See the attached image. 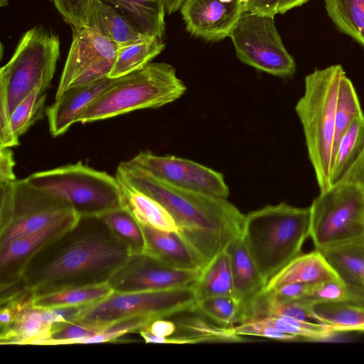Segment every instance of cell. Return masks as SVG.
<instances>
[{
  "label": "cell",
  "instance_id": "obj_1",
  "mask_svg": "<svg viewBox=\"0 0 364 364\" xmlns=\"http://www.w3.org/2000/svg\"><path fill=\"white\" fill-rule=\"evenodd\" d=\"M131 255L129 245L102 217H80L27 260L16 284L38 296L108 283Z\"/></svg>",
  "mask_w": 364,
  "mask_h": 364
},
{
  "label": "cell",
  "instance_id": "obj_2",
  "mask_svg": "<svg viewBox=\"0 0 364 364\" xmlns=\"http://www.w3.org/2000/svg\"><path fill=\"white\" fill-rule=\"evenodd\" d=\"M115 176L164 205L205 266L242 235L245 215L227 198L175 186L129 161L119 164Z\"/></svg>",
  "mask_w": 364,
  "mask_h": 364
},
{
  "label": "cell",
  "instance_id": "obj_3",
  "mask_svg": "<svg viewBox=\"0 0 364 364\" xmlns=\"http://www.w3.org/2000/svg\"><path fill=\"white\" fill-rule=\"evenodd\" d=\"M311 208L282 202L245 215L241 237L267 282L294 258L309 237Z\"/></svg>",
  "mask_w": 364,
  "mask_h": 364
},
{
  "label": "cell",
  "instance_id": "obj_4",
  "mask_svg": "<svg viewBox=\"0 0 364 364\" xmlns=\"http://www.w3.org/2000/svg\"><path fill=\"white\" fill-rule=\"evenodd\" d=\"M344 74L338 64L315 69L306 76L304 94L295 107L320 192L331 188L336 107Z\"/></svg>",
  "mask_w": 364,
  "mask_h": 364
},
{
  "label": "cell",
  "instance_id": "obj_5",
  "mask_svg": "<svg viewBox=\"0 0 364 364\" xmlns=\"http://www.w3.org/2000/svg\"><path fill=\"white\" fill-rule=\"evenodd\" d=\"M186 86L166 63H149L116 78L77 119L82 124L109 119L134 110L159 108L180 98Z\"/></svg>",
  "mask_w": 364,
  "mask_h": 364
},
{
  "label": "cell",
  "instance_id": "obj_6",
  "mask_svg": "<svg viewBox=\"0 0 364 364\" xmlns=\"http://www.w3.org/2000/svg\"><path fill=\"white\" fill-rule=\"evenodd\" d=\"M59 57L58 34L35 26L22 35L12 57L0 69V119H9L14 107L33 89L46 92Z\"/></svg>",
  "mask_w": 364,
  "mask_h": 364
},
{
  "label": "cell",
  "instance_id": "obj_7",
  "mask_svg": "<svg viewBox=\"0 0 364 364\" xmlns=\"http://www.w3.org/2000/svg\"><path fill=\"white\" fill-rule=\"evenodd\" d=\"M26 179L67 200L80 217L101 216L123 208L121 186L116 176L81 161L35 172Z\"/></svg>",
  "mask_w": 364,
  "mask_h": 364
},
{
  "label": "cell",
  "instance_id": "obj_8",
  "mask_svg": "<svg viewBox=\"0 0 364 364\" xmlns=\"http://www.w3.org/2000/svg\"><path fill=\"white\" fill-rule=\"evenodd\" d=\"M0 250L51 223L77 214L65 199L26 178L0 183Z\"/></svg>",
  "mask_w": 364,
  "mask_h": 364
},
{
  "label": "cell",
  "instance_id": "obj_9",
  "mask_svg": "<svg viewBox=\"0 0 364 364\" xmlns=\"http://www.w3.org/2000/svg\"><path fill=\"white\" fill-rule=\"evenodd\" d=\"M309 237L320 252L364 239V190L338 183L320 192L311 205Z\"/></svg>",
  "mask_w": 364,
  "mask_h": 364
},
{
  "label": "cell",
  "instance_id": "obj_10",
  "mask_svg": "<svg viewBox=\"0 0 364 364\" xmlns=\"http://www.w3.org/2000/svg\"><path fill=\"white\" fill-rule=\"evenodd\" d=\"M193 286L159 291H114L104 299L85 305L75 321L105 328L133 316L159 319L181 312H193L197 299Z\"/></svg>",
  "mask_w": 364,
  "mask_h": 364
},
{
  "label": "cell",
  "instance_id": "obj_11",
  "mask_svg": "<svg viewBox=\"0 0 364 364\" xmlns=\"http://www.w3.org/2000/svg\"><path fill=\"white\" fill-rule=\"evenodd\" d=\"M237 58L243 63L279 77L296 73L272 17L244 12L229 36Z\"/></svg>",
  "mask_w": 364,
  "mask_h": 364
},
{
  "label": "cell",
  "instance_id": "obj_12",
  "mask_svg": "<svg viewBox=\"0 0 364 364\" xmlns=\"http://www.w3.org/2000/svg\"><path fill=\"white\" fill-rule=\"evenodd\" d=\"M121 45L87 27L73 28V39L55 99L65 91L108 77Z\"/></svg>",
  "mask_w": 364,
  "mask_h": 364
},
{
  "label": "cell",
  "instance_id": "obj_13",
  "mask_svg": "<svg viewBox=\"0 0 364 364\" xmlns=\"http://www.w3.org/2000/svg\"><path fill=\"white\" fill-rule=\"evenodd\" d=\"M129 161L175 186L227 198L230 190L222 173L191 160L140 151Z\"/></svg>",
  "mask_w": 364,
  "mask_h": 364
},
{
  "label": "cell",
  "instance_id": "obj_14",
  "mask_svg": "<svg viewBox=\"0 0 364 364\" xmlns=\"http://www.w3.org/2000/svg\"><path fill=\"white\" fill-rule=\"evenodd\" d=\"M200 273L173 269L144 252L132 255L108 283L117 292L159 291L193 286Z\"/></svg>",
  "mask_w": 364,
  "mask_h": 364
},
{
  "label": "cell",
  "instance_id": "obj_15",
  "mask_svg": "<svg viewBox=\"0 0 364 364\" xmlns=\"http://www.w3.org/2000/svg\"><path fill=\"white\" fill-rule=\"evenodd\" d=\"M180 11L186 31L208 42L229 37L245 12L241 0H185Z\"/></svg>",
  "mask_w": 364,
  "mask_h": 364
},
{
  "label": "cell",
  "instance_id": "obj_16",
  "mask_svg": "<svg viewBox=\"0 0 364 364\" xmlns=\"http://www.w3.org/2000/svg\"><path fill=\"white\" fill-rule=\"evenodd\" d=\"M80 218L75 214L20 237L0 250L1 289L16 284L27 260L43 245L72 227Z\"/></svg>",
  "mask_w": 364,
  "mask_h": 364
},
{
  "label": "cell",
  "instance_id": "obj_17",
  "mask_svg": "<svg viewBox=\"0 0 364 364\" xmlns=\"http://www.w3.org/2000/svg\"><path fill=\"white\" fill-rule=\"evenodd\" d=\"M225 249L230 259L234 297L241 304L245 321H247L252 319L255 306L264 292L267 282L257 267L241 236L230 241Z\"/></svg>",
  "mask_w": 364,
  "mask_h": 364
},
{
  "label": "cell",
  "instance_id": "obj_18",
  "mask_svg": "<svg viewBox=\"0 0 364 364\" xmlns=\"http://www.w3.org/2000/svg\"><path fill=\"white\" fill-rule=\"evenodd\" d=\"M114 79L105 77L85 85L75 86L65 91L55 101L47 107L50 134L55 137L65 133L75 123L85 109Z\"/></svg>",
  "mask_w": 364,
  "mask_h": 364
},
{
  "label": "cell",
  "instance_id": "obj_19",
  "mask_svg": "<svg viewBox=\"0 0 364 364\" xmlns=\"http://www.w3.org/2000/svg\"><path fill=\"white\" fill-rule=\"evenodd\" d=\"M140 226L145 240V253L179 270L202 272L205 267L201 258L178 233Z\"/></svg>",
  "mask_w": 364,
  "mask_h": 364
},
{
  "label": "cell",
  "instance_id": "obj_20",
  "mask_svg": "<svg viewBox=\"0 0 364 364\" xmlns=\"http://www.w3.org/2000/svg\"><path fill=\"white\" fill-rule=\"evenodd\" d=\"M350 291L353 304L364 305V239L321 251Z\"/></svg>",
  "mask_w": 364,
  "mask_h": 364
},
{
  "label": "cell",
  "instance_id": "obj_21",
  "mask_svg": "<svg viewBox=\"0 0 364 364\" xmlns=\"http://www.w3.org/2000/svg\"><path fill=\"white\" fill-rule=\"evenodd\" d=\"M335 277H339L322 252L315 250L300 254L290 261L267 282L264 291H271L287 284H315Z\"/></svg>",
  "mask_w": 364,
  "mask_h": 364
},
{
  "label": "cell",
  "instance_id": "obj_22",
  "mask_svg": "<svg viewBox=\"0 0 364 364\" xmlns=\"http://www.w3.org/2000/svg\"><path fill=\"white\" fill-rule=\"evenodd\" d=\"M126 18L142 34L163 38L166 0H100Z\"/></svg>",
  "mask_w": 364,
  "mask_h": 364
},
{
  "label": "cell",
  "instance_id": "obj_23",
  "mask_svg": "<svg viewBox=\"0 0 364 364\" xmlns=\"http://www.w3.org/2000/svg\"><path fill=\"white\" fill-rule=\"evenodd\" d=\"M118 181L121 186L123 208L130 213L139 224L178 233L174 219L164 205L139 190Z\"/></svg>",
  "mask_w": 364,
  "mask_h": 364
},
{
  "label": "cell",
  "instance_id": "obj_24",
  "mask_svg": "<svg viewBox=\"0 0 364 364\" xmlns=\"http://www.w3.org/2000/svg\"><path fill=\"white\" fill-rule=\"evenodd\" d=\"M53 326L44 318L43 308L33 305V301L26 306L14 321L1 330V345H37L49 338Z\"/></svg>",
  "mask_w": 364,
  "mask_h": 364
},
{
  "label": "cell",
  "instance_id": "obj_25",
  "mask_svg": "<svg viewBox=\"0 0 364 364\" xmlns=\"http://www.w3.org/2000/svg\"><path fill=\"white\" fill-rule=\"evenodd\" d=\"M84 27L120 45L134 41L145 35L112 7L100 0H92Z\"/></svg>",
  "mask_w": 364,
  "mask_h": 364
},
{
  "label": "cell",
  "instance_id": "obj_26",
  "mask_svg": "<svg viewBox=\"0 0 364 364\" xmlns=\"http://www.w3.org/2000/svg\"><path fill=\"white\" fill-rule=\"evenodd\" d=\"M165 46L163 38L149 35L121 45L108 77L119 78L141 69L160 54Z\"/></svg>",
  "mask_w": 364,
  "mask_h": 364
},
{
  "label": "cell",
  "instance_id": "obj_27",
  "mask_svg": "<svg viewBox=\"0 0 364 364\" xmlns=\"http://www.w3.org/2000/svg\"><path fill=\"white\" fill-rule=\"evenodd\" d=\"M197 301L213 296H234L230 256L225 248L201 272L193 284Z\"/></svg>",
  "mask_w": 364,
  "mask_h": 364
},
{
  "label": "cell",
  "instance_id": "obj_28",
  "mask_svg": "<svg viewBox=\"0 0 364 364\" xmlns=\"http://www.w3.org/2000/svg\"><path fill=\"white\" fill-rule=\"evenodd\" d=\"M181 335L167 337L166 343L186 344L203 342H241L242 336L237 335L234 326H224L208 322L200 317H190L177 324Z\"/></svg>",
  "mask_w": 364,
  "mask_h": 364
},
{
  "label": "cell",
  "instance_id": "obj_29",
  "mask_svg": "<svg viewBox=\"0 0 364 364\" xmlns=\"http://www.w3.org/2000/svg\"><path fill=\"white\" fill-rule=\"evenodd\" d=\"M114 291L109 283L70 287L33 296V304L37 307L44 309L83 306L104 299Z\"/></svg>",
  "mask_w": 364,
  "mask_h": 364
},
{
  "label": "cell",
  "instance_id": "obj_30",
  "mask_svg": "<svg viewBox=\"0 0 364 364\" xmlns=\"http://www.w3.org/2000/svg\"><path fill=\"white\" fill-rule=\"evenodd\" d=\"M314 310L316 322L338 332L364 331V305L348 302L320 304Z\"/></svg>",
  "mask_w": 364,
  "mask_h": 364
},
{
  "label": "cell",
  "instance_id": "obj_31",
  "mask_svg": "<svg viewBox=\"0 0 364 364\" xmlns=\"http://www.w3.org/2000/svg\"><path fill=\"white\" fill-rule=\"evenodd\" d=\"M363 148L364 114L355 120L338 144L331 165V187L341 181Z\"/></svg>",
  "mask_w": 364,
  "mask_h": 364
},
{
  "label": "cell",
  "instance_id": "obj_32",
  "mask_svg": "<svg viewBox=\"0 0 364 364\" xmlns=\"http://www.w3.org/2000/svg\"><path fill=\"white\" fill-rule=\"evenodd\" d=\"M323 1L337 28L364 47V0Z\"/></svg>",
  "mask_w": 364,
  "mask_h": 364
},
{
  "label": "cell",
  "instance_id": "obj_33",
  "mask_svg": "<svg viewBox=\"0 0 364 364\" xmlns=\"http://www.w3.org/2000/svg\"><path fill=\"white\" fill-rule=\"evenodd\" d=\"M363 114L353 82L345 73L340 82L336 102L333 158L342 136L355 120Z\"/></svg>",
  "mask_w": 364,
  "mask_h": 364
},
{
  "label": "cell",
  "instance_id": "obj_34",
  "mask_svg": "<svg viewBox=\"0 0 364 364\" xmlns=\"http://www.w3.org/2000/svg\"><path fill=\"white\" fill-rule=\"evenodd\" d=\"M46 92L39 87L33 89L13 109L10 126L14 135L19 139L46 112Z\"/></svg>",
  "mask_w": 364,
  "mask_h": 364
},
{
  "label": "cell",
  "instance_id": "obj_35",
  "mask_svg": "<svg viewBox=\"0 0 364 364\" xmlns=\"http://www.w3.org/2000/svg\"><path fill=\"white\" fill-rule=\"evenodd\" d=\"M256 319L282 332L294 335L301 341H326L337 333L326 325L286 316H266Z\"/></svg>",
  "mask_w": 364,
  "mask_h": 364
},
{
  "label": "cell",
  "instance_id": "obj_36",
  "mask_svg": "<svg viewBox=\"0 0 364 364\" xmlns=\"http://www.w3.org/2000/svg\"><path fill=\"white\" fill-rule=\"evenodd\" d=\"M195 311L224 326L245 321L241 304L232 296H218L197 301Z\"/></svg>",
  "mask_w": 364,
  "mask_h": 364
},
{
  "label": "cell",
  "instance_id": "obj_37",
  "mask_svg": "<svg viewBox=\"0 0 364 364\" xmlns=\"http://www.w3.org/2000/svg\"><path fill=\"white\" fill-rule=\"evenodd\" d=\"M100 217L129 245L132 255L144 252L145 240L141 228L127 209L122 208Z\"/></svg>",
  "mask_w": 364,
  "mask_h": 364
},
{
  "label": "cell",
  "instance_id": "obj_38",
  "mask_svg": "<svg viewBox=\"0 0 364 364\" xmlns=\"http://www.w3.org/2000/svg\"><path fill=\"white\" fill-rule=\"evenodd\" d=\"M301 299L313 306L328 303H353L350 291L340 277L311 284L307 294Z\"/></svg>",
  "mask_w": 364,
  "mask_h": 364
},
{
  "label": "cell",
  "instance_id": "obj_39",
  "mask_svg": "<svg viewBox=\"0 0 364 364\" xmlns=\"http://www.w3.org/2000/svg\"><path fill=\"white\" fill-rule=\"evenodd\" d=\"M105 328L73 321L55 327L49 338L38 342L37 345L78 344L81 340L94 336Z\"/></svg>",
  "mask_w": 364,
  "mask_h": 364
},
{
  "label": "cell",
  "instance_id": "obj_40",
  "mask_svg": "<svg viewBox=\"0 0 364 364\" xmlns=\"http://www.w3.org/2000/svg\"><path fill=\"white\" fill-rule=\"evenodd\" d=\"M154 320H156L154 318L147 316L124 318L109 325L100 333L81 340L78 344L109 342L127 333L137 330L139 331L147 327Z\"/></svg>",
  "mask_w": 364,
  "mask_h": 364
},
{
  "label": "cell",
  "instance_id": "obj_41",
  "mask_svg": "<svg viewBox=\"0 0 364 364\" xmlns=\"http://www.w3.org/2000/svg\"><path fill=\"white\" fill-rule=\"evenodd\" d=\"M67 23L73 28L84 27L92 0H51Z\"/></svg>",
  "mask_w": 364,
  "mask_h": 364
},
{
  "label": "cell",
  "instance_id": "obj_42",
  "mask_svg": "<svg viewBox=\"0 0 364 364\" xmlns=\"http://www.w3.org/2000/svg\"><path fill=\"white\" fill-rule=\"evenodd\" d=\"M235 333L240 336H256L283 341H301L299 337L282 332L258 319H251L234 326Z\"/></svg>",
  "mask_w": 364,
  "mask_h": 364
},
{
  "label": "cell",
  "instance_id": "obj_43",
  "mask_svg": "<svg viewBox=\"0 0 364 364\" xmlns=\"http://www.w3.org/2000/svg\"><path fill=\"white\" fill-rule=\"evenodd\" d=\"M312 284L291 283L282 285L264 293L271 299L277 302H288L304 298Z\"/></svg>",
  "mask_w": 364,
  "mask_h": 364
},
{
  "label": "cell",
  "instance_id": "obj_44",
  "mask_svg": "<svg viewBox=\"0 0 364 364\" xmlns=\"http://www.w3.org/2000/svg\"><path fill=\"white\" fill-rule=\"evenodd\" d=\"M282 0H246L244 11L274 18Z\"/></svg>",
  "mask_w": 364,
  "mask_h": 364
},
{
  "label": "cell",
  "instance_id": "obj_45",
  "mask_svg": "<svg viewBox=\"0 0 364 364\" xmlns=\"http://www.w3.org/2000/svg\"><path fill=\"white\" fill-rule=\"evenodd\" d=\"M14 156L11 148H0V183L14 181L16 179L14 172Z\"/></svg>",
  "mask_w": 364,
  "mask_h": 364
},
{
  "label": "cell",
  "instance_id": "obj_46",
  "mask_svg": "<svg viewBox=\"0 0 364 364\" xmlns=\"http://www.w3.org/2000/svg\"><path fill=\"white\" fill-rule=\"evenodd\" d=\"M339 183L355 184L364 190V148Z\"/></svg>",
  "mask_w": 364,
  "mask_h": 364
},
{
  "label": "cell",
  "instance_id": "obj_47",
  "mask_svg": "<svg viewBox=\"0 0 364 364\" xmlns=\"http://www.w3.org/2000/svg\"><path fill=\"white\" fill-rule=\"evenodd\" d=\"M145 328L149 329L157 336L167 338L174 335L177 330V326L173 321L159 318L153 321Z\"/></svg>",
  "mask_w": 364,
  "mask_h": 364
},
{
  "label": "cell",
  "instance_id": "obj_48",
  "mask_svg": "<svg viewBox=\"0 0 364 364\" xmlns=\"http://www.w3.org/2000/svg\"><path fill=\"white\" fill-rule=\"evenodd\" d=\"M309 0H282L279 9V14H284L291 9L301 6Z\"/></svg>",
  "mask_w": 364,
  "mask_h": 364
},
{
  "label": "cell",
  "instance_id": "obj_49",
  "mask_svg": "<svg viewBox=\"0 0 364 364\" xmlns=\"http://www.w3.org/2000/svg\"><path fill=\"white\" fill-rule=\"evenodd\" d=\"M185 0H166V11L168 15L179 10Z\"/></svg>",
  "mask_w": 364,
  "mask_h": 364
},
{
  "label": "cell",
  "instance_id": "obj_50",
  "mask_svg": "<svg viewBox=\"0 0 364 364\" xmlns=\"http://www.w3.org/2000/svg\"><path fill=\"white\" fill-rule=\"evenodd\" d=\"M9 4V0H0V6L4 7L7 6Z\"/></svg>",
  "mask_w": 364,
  "mask_h": 364
},
{
  "label": "cell",
  "instance_id": "obj_51",
  "mask_svg": "<svg viewBox=\"0 0 364 364\" xmlns=\"http://www.w3.org/2000/svg\"><path fill=\"white\" fill-rule=\"evenodd\" d=\"M243 3V5L245 4V3L246 2V0H241Z\"/></svg>",
  "mask_w": 364,
  "mask_h": 364
}]
</instances>
